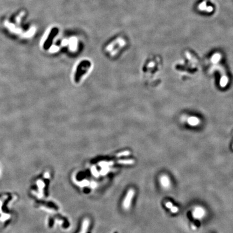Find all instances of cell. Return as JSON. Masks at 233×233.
<instances>
[{"label": "cell", "instance_id": "1", "mask_svg": "<svg viewBox=\"0 0 233 233\" xmlns=\"http://www.w3.org/2000/svg\"><path fill=\"white\" fill-rule=\"evenodd\" d=\"M58 33V29L57 28H54L51 30V32L50 34H49L47 40L45 41L44 45V48L45 49H47L48 48H49V47H50V45L51 44V43L53 41V39H54V38L56 36V35H57Z\"/></svg>", "mask_w": 233, "mask_h": 233}, {"label": "cell", "instance_id": "2", "mask_svg": "<svg viewBox=\"0 0 233 233\" xmlns=\"http://www.w3.org/2000/svg\"><path fill=\"white\" fill-rule=\"evenodd\" d=\"M193 216L196 219H201L206 214V211L203 208L197 206L195 207L193 211Z\"/></svg>", "mask_w": 233, "mask_h": 233}, {"label": "cell", "instance_id": "3", "mask_svg": "<svg viewBox=\"0 0 233 233\" xmlns=\"http://www.w3.org/2000/svg\"><path fill=\"white\" fill-rule=\"evenodd\" d=\"M134 194H135V190L132 189H131L130 190H129V191L128 192V194H127L125 199L123 203L124 208H125V209H128L130 206L131 202V200L132 199Z\"/></svg>", "mask_w": 233, "mask_h": 233}, {"label": "cell", "instance_id": "4", "mask_svg": "<svg viewBox=\"0 0 233 233\" xmlns=\"http://www.w3.org/2000/svg\"><path fill=\"white\" fill-rule=\"evenodd\" d=\"M160 183L162 187L165 189L168 188L171 185L170 179L166 175H162L161 176Z\"/></svg>", "mask_w": 233, "mask_h": 233}, {"label": "cell", "instance_id": "5", "mask_svg": "<svg viewBox=\"0 0 233 233\" xmlns=\"http://www.w3.org/2000/svg\"><path fill=\"white\" fill-rule=\"evenodd\" d=\"M5 24V26L10 30V31H12V32L14 33L21 34V33H22V30H21L20 28L19 27L16 28V26L12 23H9L6 21Z\"/></svg>", "mask_w": 233, "mask_h": 233}, {"label": "cell", "instance_id": "6", "mask_svg": "<svg viewBox=\"0 0 233 233\" xmlns=\"http://www.w3.org/2000/svg\"><path fill=\"white\" fill-rule=\"evenodd\" d=\"M187 122L190 125L192 126H197L200 124V119L195 116H190L188 118Z\"/></svg>", "mask_w": 233, "mask_h": 233}, {"label": "cell", "instance_id": "7", "mask_svg": "<svg viewBox=\"0 0 233 233\" xmlns=\"http://www.w3.org/2000/svg\"><path fill=\"white\" fill-rule=\"evenodd\" d=\"M228 77L225 76L223 75L221 77V78L220 80V85L222 87H224L225 86L227 85V84H228Z\"/></svg>", "mask_w": 233, "mask_h": 233}, {"label": "cell", "instance_id": "8", "mask_svg": "<svg viewBox=\"0 0 233 233\" xmlns=\"http://www.w3.org/2000/svg\"><path fill=\"white\" fill-rule=\"evenodd\" d=\"M89 221L88 219H85L83 222V225L82 230L80 231L79 233H85L87 230V229L89 227Z\"/></svg>", "mask_w": 233, "mask_h": 233}, {"label": "cell", "instance_id": "9", "mask_svg": "<svg viewBox=\"0 0 233 233\" xmlns=\"http://www.w3.org/2000/svg\"><path fill=\"white\" fill-rule=\"evenodd\" d=\"M221 54H218V53H216V54H214L212 56V57L211 58V62L213 63H217L221 59Z\"/></svg>", "mask_w": 233, "mask_h": 233}, {"label": "cell", "instance_id": "10", "mask_svg": "<svg viewBox=\"0 0 233 233\" xmlns=\"http://www.w3.org/2000/svg\"><path fill=\"white\" fill-rule=\"evenodd\" d=\"M207 2L206 1H204L202 2H201L200 4L198 6V9L201 10V11H205L207 9Z\"/></svg>", "mask_w": 233, "mask_h": 233}, {"label": "cell", "instance_id": "11", "mask_svg": "<svg viewBox=\"0 0 233 233\" xmlns=\"http://www.w3.org/2000/svg\"><path fill=\"white\" fill-rule=\"evenodd\" d=\"M24 15V12H21V13L20 14V15L16 17V23H17V24H20V22H21V19H22V16H23Z\"/></svg>", "mask_w": 233, "mask_h": 233}, {"label": "cell", "instance_id": "12", "mask_svg": "<svg viewBox=\"0 0 233 233\" xmlns=\"http://www.w3.org/2000/svg\"><path fill=\"white\" fill-rule=\"evenodd\" d=\"M34 33V30H31L28 31V32H27V33L24 34L23 36L24 37H29L31 36V35H32Z\"/></svg>", "mask_w": 233, "mask_h": 233}, {"label": "cell", "instance_id": "13", "mask_svg": "<svg viewBox=\"0 0 233 233\" xmlns=\"http://www.w3.org/2000/svg\"><path fill=\"white\" fill-rule=\"evenodd\" d=\"M170 209H171V212L173 213H178V211H179L178 208L177 207L173 206V205L172 206V207L170 208Z\"/></svg>", "mask_w": 233, "mask_h": 233}, {"label": "cell", "instance_id": "14", "mask_svg": "<svg viewBox=\"0 0 233 233\" xmlns=\"http://www.w3.org/2000/svg\"><path fill=\"white\" fill-rule=\"evenodd\" d=\"M165 205H166V207L167 208L170 209V208L172 207V206H173V204L171 202H169V201H168V202H167L166 203Z\"/></svg>", "mask_w": 233, "mask_h": 233}, {"label": "cell", "instance_id": "15", "mask_svg": "<svg viewBox=\"0 0 233 233\" xmlns=\"http://www.w3.org/2000/svg\"><path fill=\"white\" fill-rule=\"evenodd\" d=\"M154 65V62H151V63H149V65H148V67H149V68H151V67H153Z\"/></svg>", "mask_w": 233, "mask_h": 233}, {"label": "cell", "instance_id": "16", "mask_svg": "<svg viewBox=\"0 0 233 233\" xmlns=\"http://www.w3.org/2000/svg\"><path fill=\"white\" fill-rule=\"evenodd\" d=\"M192 227L193 229H196V227L195 226V225H194V226L193 225H192Z\"/></svg>", "mask_w": 233, "mask_h": 233}, {"label": "cell", "instance_id": "17", "mask_svg": "<svg viewBox=\"0 0 233 233\" xmlns=\"http://www.w3.org/2000/svg\"><path fill=\"white\" fill-rule=\"evenodd\" d=\"M232 149H233V145H232Z\"/></svg>", "mask_w": 233, "mask_h": 233}]
</instances>
